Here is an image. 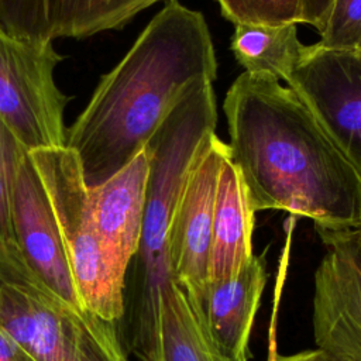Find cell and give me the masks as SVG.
I'll list each match as a JSON object with an SVG mask.
<instances>
[{
  "label": "cell",
  "instance_id": "cell-5",
  "mask_svg": "<svg viewBox=\"0 0 361 361\" xmlns=\"http://www.w3.org/2000/svg\"><path fill=\"white\" fill-rule=\"evenodd\" d=\"M0 329L35 361H128L118 324L28 276L0 275Z\"/></svg>",
  "mask_w": 361,
  "mask_h": 361
},
{
  "label": "cell",
  "instance_id": "cell-25",
  "mask_svg": "<svg viewBox=\"0 0 361 361\" xmlns=\"http://www.w3.org/2000/svg\"><path fill=\"white\" fill-rule=\"evenodd\" d=\"M355 51L361 54V41H360V44H358V47H357V49H355Z\"/></svg>",
  "mask_w": 361,
  "mask_h": 361
},
{
  "label": "cell",
  "instance_id": "cell-22",
  "mask_svg": "<svg viewBox=\"0 0 361 361\" xmlns=\"http://www.w3.org/2000/svg\"><path fill=\"white\" fill-rule=\"evenodd\" d=\"M268 361H341L331 354L323 351V350H305L289 355H279L274 354L268 358Z\"/></svg>",
  "mask_w": 361,
  "mask_h": 361
},
{
  "label": "cell",
  "instance_id": "cell-15",
  "mask_svg": "<svg viewBox=\"0 0 361 361\" xmlns=\"http://www.w3.org/2000/svg\"><path fill=\"white\" fill-rule=\"evenodd\" d=\"M148 361H216L193 306L173 279L159 293L157 344Z\"/></svg>",
  "mask_w": 361,
  "mask_h": 361
},
{
  "label": "cell",
  "instance_id": "cell-2",
  "mask_svg": "<svg viewBox=\"0 0 361 361\" xmlns=\"http://www.w3.org/2000/svg\"><path fill=\"white\" fill-rule=\"evenodd\" d=\"M216 76L217 59L203 14L169 0L100 78L68 127L66 147L76 154L87 186L123 169L182 96Z\"/></svg>",
  "mask_w": 361,
  "mask_h": 361
},
{
  "label": "cell",
  "instance_id": "cell-17",
  "mask_svg": "<svg viewBox=\"0 0 361 361\" xmlns=\"http://www.w3.org/2000/svg\"><path fill=\"white\" fill-rule=\"evenodd\" d=\"M28 151L0 120V275H28L16 244L11 221L14 182Z\"/></svg>",
  "mask_w": 361,
  "mask_h": 361
},
{
  "label": "cell",
  "instance_id": "cell-12",
  "mask_svg": "<svg viewBox=\"0 0 361 361\" xmlns=\"http://www.w3.org/2000/svg\"><path fill=\"white\" fill-rule=\"evenodd\" d=\"M130 21L117 0H0V25L37 42L86 38Z\"/></svg>",
  "mask_w": 361,
  "mask_h": 361
},
{
  "label": "cell",
  "instance_id": "cell-7",
  "mask_svg": "<svg viewBox=\"0 0 361 361\" xmlns=\"http://www.w3.org/2000/svg\"><path fill=\"white\" fill-rule=\"evenodd\" d=\"M316 231L326 252L314 272V343L341 361H361V228Z\"/></svg>",
  "mask_w": 361,
  "mask_h": 361
},
{
  "label": "cell",
  "instance_id": "cell-16",
  "mask_svg": "<svg viewBox=\"0 0 361 361\" xmlns=\"http://www.w3.org/2000/svg\"><path fill=\"white\" fill-rule=\"evenodd\" d=\"M230 47L244 72L285 82L298 66L305 49L298 38L296 23L237 24Z\"/></svg>",
  "mask_w": 361,
  "mask_h": 361
},
{
  "label": "cell",
  "instance_id": "cell-3",
  "mask_svg": "<svg viewBox=\"0 0 361 361\" xmlns=\"http://www.w3.org/2000/svg\"><path fill=\"white\" fill-rule=\"evenodd\" d=\"M217 123L212 83H200L173 106L145 145L148 178L140 243L130 283L124 289L123 333L138 357L148 355L157 343L159 293L173 279L168 254L171 223L195 157Z\"/></svg>",
  "mask_w": 361,
  "mask_h": 361
},
{
  "label": "cell",
  "instance_id": "cell-20",
  "mask_svg": "<svg viewBox=\"0 0 361 361\" xmlns=\"http://www.w3.org/2000/svg\"><path fill=\"white\" fill-rule=\"evenodd\" d=\"M333 0H300L299 23L310 24L319 32L323 30Z\"/></svg>",
  "mask_w": 361,
  "mask_h": 361
},
{
  "label": "cell",
  "instance_id": "cell-14",
  "mask_svg": "<svg viewBox=\"0 0 361 361\" xmlns=\"http://www.w3.org/2000/svg\"><path fill=\"white\" fill-rule=\"evenodd\" d=\"M254 223L255 212L250 204L244 182L230 159L228 151L220 168L216 189L209 281H219L235 275L254 255Z\"/></svg>",
  "mask_w": 361,
  "mask_h": 361
},
{
  "label": "cell",
  "instance_id": "cell-6",
  "mask_svg": "<svg viewBox=\"0 0 361 361\" xmlns=\"http://www.w3.org/2000/svg\"><path fill=\"white\" fill-rule=\"evenodd\" d=\"M54 42L18 38L0 25V120L28 151L66 147L69 97L55 80Z\"/></svg>",
  "mask_w": 361,
  "mask_h": 361
},
{
  "label": "cell",
  "instance_id": "cell-18",
  "mask_svg": "<svg viewBox=\"0 0 361 361\" xmlns=\"http://www.w3.org/2000/svg\"><path fill=\"white\" fill-rule=\"evenodd\" d=\"M226 20L237 24H299L300 0H217Z\"/></svg>",
  "mask_w": 361,
  "mask_h": 361
},
{
  "label": "cell",
  "instance_id": "cell-9",
  "mask_svg": "<svg viewBox=\"0 0 361 361\" xmlns=\"http://www.w3.org/2000/svg\"><path fill=\"white\" fill-rule=\"evenodd\" d=\"M227 155L228 147L216 133L206 137L189 171L169 228L172 278L192 303L200 300L209 281L216 189Z\"/></svg>",
  "mask_w": 361,
  "mask_h": 361
},
{
  "label": "cell",
  "instance_id": "cell-21",
  "mask_svg": "<svg viewBox=\"0 0 361 361\" xmlns=\"http://www.w3.org/2000/svg\"><path fill=\"white\" fill-rule=\"evenodd\" d=\"M0 361H35L20 344L0 329Z\"/></svg>",
  "mask_w": 361,
  "mask_h": 361
},
{
  "label": "cell",
  "instance_id": "cell-24",
  "mask_svg": "<svg viewBox=\"0 0 361 361\" xmlns=\"http://www.w3.org/2000/svg\"><path fill=\"white\" fill-rule=\"evenodd\" d=\"M213 351H214L216 361H247V357H226V355L217 353L214 348H213Z\"/></svg>",
  "mask_w": 361,
  "mask_h": 361
},
{
  "label": "cell",
  "instance_id": "cell-1",
  "mask_svg": "<svg viewBox=\"0 0 361 361\" xmlns=\"http://www.w3.org/2000/svg\"><path fill=\"white\" fill-rule=\"evenodd\" d=\"M223 110L230 159L255 213L283 210L314 228H361V178L290 87L244 72Z\"/></svg>",
  "mask_w": 361,
  "mask_h": 361
},
{
  "label": "cell",
  "instance_id": "cell-23",
  "mask_svg": "<svg viewBox=\"0 0 361 361\" xmlns=\"http://www.w3.org/2000/svg\"><path fill=\"white\" fill-rule=\"evenodd\" d=\"M158 1L161 0H117V3L120 4V7L123 8V11L130 20H133L138 13H141L142 10L148 8L149 6Z\"/></svg>",
  "mask_w": 361,
  "mask_h": 361
},
{
  "label": "cell",
  "instance_id": "cell-19",
  "mask_svg": "<svg viewBox=\"0 0 361 361\" xmlns=\"http://www.w3.org/2000/svg\"><path fill=\"white\" fill-rule=\"evenodd\" d=\"M361 41V0H333L320 39L329 51H355Z\"/></svg>",
  "mask_w": 361,
  "mask_h": 361
},
{
  "label": "cell",
  "instance_id": "cell-10",
  "mask_svg": "<svg viewBox=\"0 0 361 361\" xmlns=\"http://www.w3.org/2000/svg\"><path fill=\"white\" fill-rule=\"evenodd\" d=\"M11 221L23 264L35 283L61 300L83 307L54 207L30 154L14 182Z\"/></svg>",
  "mask_w": 361,
  "mask_h": 361
},
{
  "label": "cell",
  "instance_id": "cell-13",
  "mask_svg": "<svg viewBox=\"0 0 361 361\" xmlns=\"http://www.w3.org/2000/svg\"><path fill=\"white\" fill-rule=\"evenodd\" d=\"M147 178L148 157L142 149L113 176L89 188L96 230L104 245L127 267L140 243Z\"/></svg>",
  "mask_w": 361,
  "mask_h": 361
},
{
  "label": "cell",
  "instance_id": "cell-11",
  "mask_svg": "<svg viewBox=\"0 0 361 361\" xmlns=\"http://www.w3.org/2000/svg\"><path fill=\"white\" fill-rule=\"evenodd\" d=\"M267 283L262 257L255 254L228 278L209 281L192 303L213 348L226 357H247V347Z\"/></svg>",
  "mask_w": 361,
  "mask_h": 361
},
{
  "label": "cell",
  "instance_id": "cell-4",
  "mask_svg": "<svg viewBox=\"0 0 361 361\" xmlns=\"http://www.w3.org/2000/svg\"><path fill=\"white\" fill-rule=\"evenodd\" d=\"M54 207L85 309L118 323L124 314L128 267L100 238L89 202V186L76 154L68 147L28 152Z\"/></svg>",
  "mask_w": 361,
  "mask_h": 361
},
{
  "label": "cell",
  "instance_id": "cell-8",
  "mask_svg": "<svg viewBox=\"0 0 361 361\" xmlns=\"http://www.w3.org/2000/svg\"><path fill=\"white\" fill-rule=\"evenodd\" d=\"M286 83L361 178V54L305 45Z\"/></svg>",
  "mask_w": 361,
  "mask_h": 361
}]
</instances>
